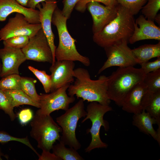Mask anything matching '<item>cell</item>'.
Instances as JSON below:
<instances>
[{
	"label": "cell",
	"mask_w": 160,
	"mask_h": 160,
	"mask_svg": "<svg viewBox=\"0 0 160 160\" xmlns=\"http://www.w3.org/2000/svg\"><path fill=\"white\" fill-rule=\"evenodd\" d=\"M41 28L40 23H30L22 14L16 13L15 16L9 18L7 23L0 30V40L21 35L30 38Z\"/></svg>",
	"instance_id": "obj_11"
},
{
	"label": "cell",
	"mask_w": 160,
	"mask_h": 160,
	"mask_svg": "<svg viewBox=\"0 0 160 160\" xmlns=\"http://www.w3.org/2000/svg\"><path fill=\"white\" fill-rule=\"evenodd\" d=\"M128 42L124 41L104 48L107 59L99 70L98 74L111 67L134 66L137 64Z\"/></svg>",
	"instance_id": "obj_9"
},
{
	"label": "cell",
	"mask_w": 160,
	"mask_h": 160,
	"mask_svg": "<svg viewBox=\"0 0 160 160\" xmlns=\"http://www.w3.org/2000/svg\"><path fill=\"white\" fill-rule=\"evenodd\" d=\"M86 8L92 17V31L94 34L101 30L115 17L117 14L118 3L114 7H111L103 6L99 2L92 1L87 3Z\"/></svg>",
	"instance_id": "obj_13"
},
{
	"label": "cell",
	"mask_w": 160,
	"mask_h": 160,
	"mask_svg": "<svg viewBox=\"0 0 160 160\" xmlns=\"http://www.w3.org/2000/svg\"><path fill=\"white\" fill-rule=\"evenodd\" d=\"M70 84H67L49 94L39 95L40 108L36 112L43 115H49L56 110H67L71 103L75 100L74 96H68L66 91Z\"/></svg>",
	"instance_id": "obj_8"
},
{
	"label": "cell",
	"mask_w": 160,
	"mask_h": 160,
	"mask_svg": "<svg viewBox=\"0 0 160 160\" xmlns=\"http://www.w3.org/2000/svg\"><path fill=\"white\" fill-rule=\"evenodd\" d=\"M118 4L127 9L133 15L137 14L147 0H116Z\"/></svg>",
	"instance_id": "obj_29"
},
{
	"label": "cell",
	"mask_w": 160,
	"mask_h": 160,
	"mask_svg": "<svg viewBox=\"0 0 160 160\" xmlns=\"http://www.w3.org/2000/svg\"><path fill=\"white\" fill-rule=\"evenodd\" d=\"M154 21H155L159 25L160 23V14H157L155 17Z\"/></svg>",
	"instance_id": "obj_40"
},
{
	"label": "cell",
	"mask_w": 160,
	"mask_h": 160,
	"mask_svg": "<svg viewBox=\"0 0 160 160\" xmlns=\"http://www.w3.org/2000/svg\"><path fill=\"white\" fill-rule=\"evenodd\" d=\"M1 68H2V64H1V63L0 61V73L1 71Z\"/></svg>",
	"instance_id": "obj_41"
},
{
	"label": "cell",
	"mask_w": 160,
	"mask_h": 160,
	"mask_svg": "<svg viewBox=\"0 0 160 160\" xmlns=\"http://www.w3.org/2000/svg\"><path fill=\"white\" fill-rule=\"evenodd\" d=\"M45 0H29L28 7L36 9V6L40 2L44 1Z\"/></svg>",
	"instance_id": "obj_38"
},
{
	"label": "cell",
	"mask_w": 160,
	"mask_h": 160,
	"mask_svg": "<svg viewBox=\"0 0 160 160\" xmlns=\"http://www.w3.org/2000/svg\"><path fill=\"white\" fill-rule=\"evenodd\" d=\"M157 124L156 120L144 110L133 114L132 116V125L137 128L140 132L152 136L160 145V134L153 127V124Z\"/></svg>",
	"instance_id": "obj_19"
},
{
	"label": "cell",
	"mask_w": 160,
	"mask_h": 160,
	"mask_svg": "<svg viewBox=\"0 0 160 160\" xmlns=\"http://www.w3.org/2000/svg\"><path fill=\"white\" fill-rule=\"evenodd\" d=\"M30 124V135L37 142L38 148L42 151H50L56 141H60L62 128L50 115L36 113Z\"/></svg>",
	"instance_id": "obj_5"
},
{
	"label": "cell",
	"mask_w": 160,
	"mask_h": 160,
	"mask_svg": "<svg viewBox=\"0 0 160 160\" xmlns=\"http://www.w3.org/2000/svg\"><path fill=\"white\" fill-rule=\"evenodd\" d=\"M76 80L68 89V95L81 98L84 101L96 102L103 105H109L111 100L107 95L108 77L100 76L98 79H91L88 71L79 67L74 70Z\"/></svg>",
	"instance_id": "obj_1"
},
{
	"label": "cell",
	"mask_w": 160,
	"mask_h": 160,
	"mask_svg": "<svg viewBox=\"0 0 160 160\" xmlns=\"http://www.w3.org/2000/svg\"><path fill=\"white\" fill-rule=\"evenodd\" d=\"M19 4L23 6L27 7L29 0H16Z\"/></svg>",
	"instance_id": "obj_39"
},
{
	"label": "cell",
	"mask_w": 160,
	"mask_h": 160,
	"mask_svg": "<svg viewBox=\"0 0 160 160\" xmlns=\"http://www.w3.org/2000/svg\"><path fill=\"white\" fill-rule=\"evenodd\" d=\"M0 109L3 110L13 121L17 117L14 113L10 96L4 91L0 89Z\"/></svg>",
	"instance_id": "obj_28"
},
{
	"label": "cell",
	"mask_w": 160,
	"mask_h": 160,
	"mask_svg": "<svg viewBox=\"0 0 160 160\" xmlns=\"http://www.w3.org/2000/svg\"><path fill=\"white\" fill-rule=\"evenodd\" d=\"M2 68L0 77L19 74V67L27 60L22 49L4 46L0 49Z\"/></svg>",
	"instance_id": "obj_14"
},
{
	"label": "cell",
	"mask_w": 160,
	"mask_h": 160,
	"mask_svg": "<svg viewBox=\"0 0 160 160\" xmlns=\"http://www.w3.org/2000/svg\"><path fill=\"white\" fill-rule=\"evenodd\" d=\"M36 82V80L33 78L27 77H21V89L33 100L39 103V95L37 94L35 87Z\"/></svg>",
	"instance_id": "obj_24"
},
{
	"label": "cell",
	"mask_w": 160,
	"mask_h": 160,
	"mask_svg": "<svg viewBox=\"0 0 160 160\" xmlns=\"http://www.w3.org/2000/svg\"><path fill=\"white\" fill-rule=\"evenodd\" d=\"M147 2L141 9L142 15L146 19L154 21L160 9V0H147Z\"/></svg>",
	"instance_id": "obj_27"
},
{
	"label": "cell",
	"mask_w": 160,
	"mask_h": 160,
	"mask_svg": "<svg viewBox=\"0 0 160 160\" xmlns=\"http://www.w3.org/2000/svg\"><path fill=\"white\" fill-rule=\"evenodd\" d=\"M143 110L149 113L157 121V124L160 125V91L152 92L148 90L143 97Z\"/></svg>",
	"instance_id": "obj_20"
},
{
	"label": "cell",
	"mask_w": 160,
	"mask_h": 160,
	"mask_svg": "<svg viewBox=\"0 0 160 160\" xmlns=\"http://www.w3.org/2000/svg\"><path fill=\"white\" fill-rule=\"evenodd\" d=\"M145 74L141 68L119 67L108 77V98L121 107L126 95L136 84L143 81Z\"/></svg>",
	"instance_id": "obj_3"
},
{
	"label": "cell",
	"mask_w": 160,
	"mask_h": 160,
	"mask_svg": "<svg viewBox=\"0 0 160 160\" xmlns=\"http://www.w3.org/2000/svg\"><path fill=\"white\" fill-rule=\"evenodd\" d=\"M112 108L109 105L101 104L96 102H92L87 107V114L81 123L89 119L92 122L90 129H88L87 133H90L91 141L89 146L85 149L86 152H89L95 148H106L108 145L103 142L100 136V130L103 126L106 131L109 129L108 123L103 119L104 115L107 112L112 111Z\"/></svg>",
	"instance_id": "obj_7"
},
{
	"label": "cell",
	"mask_w": 160,
	"mask_h": 160,
	"mask_svg": "<svg viewBox=\"0 0 160 160\" xmlns=\"http://www.w3.org/2000/svg\"><path fill=\"white\" fill-rule=\"evenodd\" d=\"M80 0H63V8L62 12L67 19L70 17L72 12L77 3Z\"/></svg>",
	"instance_id": "obj_35"
},
{
	"label": "cell",
	"mask_w": 160,
	"mask_h": 160,
	"mask_svg": "<svg viewBox=\"0 0 160 160\" xmlns=\"http://www.w3.org/2000/svg\"><path fill=\"white\" fill-rule=\"evenodd\" d=\"M75 66L74 61L68 60L55 61L51 65L49 69L51 79L50 92L74 81Z\"/></svg>",
	"instance_id": "obj_12"
},
{
	"label": "cell",
	"mask_w": 160,
	"mask_h": 160,
	"mask_svg": "<svg viewBox=\"0 0 160 160\" xmlns=\"http://www.w3.org/2000/svg\"><path fill=\"white\" fill-rule=\"evenodd\" d=\"M11 141L22 143L30 148L38 156L40 155L31 145L28 136L24 138H18L12 136L4 131H0V143H5Z\"/></svg>",
	"instance_id": "obj_32"
},
{
	"label": "cell",
	"mask_w": 160,
	"mask_h": 160,
	"mask_svg": "<svg viewBox=\"0 0 160 160\" xmlns=\"http://www.w3.org/2000/svg\"><path fill=\"white\" fill-rule=\"evenodd\" d=\"M18 116L20 123L22 125L31 121L33 117L32 111L29 108L21 110L18 113Z\"/></svg>",
	"instance_id": "obj_36"
},
{
	"label": "cell",
	"mask_w": 160,
	"mask_h": 160,
	"mask_svg": "<svg viewBox=\"0 0 160 160\" xmlns=\"http://www.w3.org/2000/svg\"><path fill=\"white\" fill-rule=\"evenodd\" d=\"M67 20L62 10L57 7L53 12L52 20V23L57 28L59 39L58 45L55 51V59L57 60L79 61L85 66H89L90 64L89 58L78 52L75 45L76 41L72 37L68 30Z\"/></svg>",
	"instance_id": "obj_4"
},
{
	"label": "cell",
	"mask_w": 160,
	"mask_h": 160,
	"mask_svg": "<svg viewBox=\"0 0 160 160\" xmlns=\"http://www.w3.org/2000/svg\"><path fill=\"white\" fill-rule=\"evenodd\" d=\"M160 40V28L157 26L154 21L146 19L140 15L134 23L133 33L129 42L132 44L139 41L145 39Z\"/></svg>",
	"instance_id": "obj_16"
},
{
	"label": "cell",
	"mask_w": 160,
	"mask_h": 160,
	"mask_svg": "<svg viewBox=\"0 0 160 160\" xmlns=\"http://www.w3.org/2000/svg\"><path fill=\"white\" fill-rule=\"evenodd\" d=\"M92 1L101 3L105 6L111 7H114L117 4L116 0H80L76 5L74 8L78 11L84 12L86 9L87 4Z\"/></svg>",
	"instance_id": "obj_33"
},
{
	"label": "cell",
	"mask_w": 160,
	"mask_h": 160,
	"mask_svg": "<svg viewBox=\"0 0 160 160\" xmlns=\"http://www.w3.org/2000/svg\"><path fill=\"white\" fill-rule=\"evenodd\" d=\"M13 13L22 14L30 23H40L38 10L23 6L16 0H0V21H5Z\"/></svg>",
	"instance_id": "obj_17"
},
{
	"label": "cell",
	"mask_w": 160,
	"mask_h": 160,
	"mask_svg": "<svg viewBox=\"0 0 160 160\" xmlns=\"http://www.w3.org/2000/svg\"><path fill=\"white\" fill-rule=\"evenodd\" d=\"M141 68L145 74L156 71L160 69V57L153 62L147 61L142 63Z\"/></svg>",
	"instance_id": "obj_34"
},
{
	"label": "cell",
	"mask_w": 160,
	"mask_h": 160,
	"mask_svg": "<svg viewBox=\"0 0 160 160\" xmlns=\"http://www.w3.org/2000/svg\"><path fill=\"white\" fill-rule=\"evenodd\" d=\"M39 160H62L54 153H51L50 151H42L41 155L39 157Z\"/></svg>",
	"instance_id": "obj_37"
},
{
	"label": "cell",
	"mask_w": 160,
	"mask_h": 160,
	"mask_svg": "<svg viewBox=\"0 0 160 160\" xmlns=\"http://www.w3.org/2000/svg\"><path fill=\"white\" fill-rule=\"evenodd\" d=\"M143 82L146 86L148 91H160V69L145 74Z\"/></svg>",
	"instance_id": "obj_26"
},
{
	"label": "cell",
	"mask_w": 160,
	"mask_h": 160,
	"mask_svg": "<svg viewBox=\"0 0 160 160\" xmlns=\"http://www.w3.org/2000/svg\"><path fill=\"white\" fill-rule=\"evenodd\" d=\"M28 68L41 83L45 92L47 93L50 92L51 85V75L47 74L44 71L39 70L32 66H28Z\"/></svg>",
	"instance_id": "obj_30"
},
{
	"label": "cell",
	"mask_w": 160,
	"mask_h": 160,
	"mask_svg": "<svg viewBox=\"0 0 160 160\" xmlns=\"http://www.w3.org/2000/svg\"><path fill=\"white\" fill-rule=\"evenodd\" d=\"M42 6L37 5L39 11V21L41 29L48 40L52 52L54 62L55 59V53L56 46L54 43L55 36L52 30L51 23L53 12L57 7L56 0H45L42 2Z\"/></svg>",
	"instance_id": "obj_15"
},
{
	"label": "cell",
	"mask_w": 160,
	"mask_h": 160,
	"mask_svg": "<svg viewBox=\"0 0 160 160\" xmlns=\"http://www.w3.org/2000/svg\"><path fill=\"white\" fill-rule=\"evenodd\" d=\"M20 76L12 74L2 78L0 80V89L3 90H21Z\"/></svg>",
	"instance_id": "obj_25"
},
{
	"label": "cell",
	"mask_w": 160,
	"mask_h": 160,
	"mask_svg": "<svg viewBox=\"0 0 160 160\" xmlns=\"http://www.w3.org/2000/svg\"><path fill=\"white\" fill-rule=\"evenodd\" d=\"M65 145L60 141L56 145H53L52 148L53 153L62 160H84L77 150L72 148H67Z\"/></svg>",
	"instance_id": "obj_23"
},
{
	"label": "cell",
	"mask_w": 160,
	"mask_h": 160,
	"mask_svg": "<svg viewBox=\"0 0 160 160\" xmlns=\"http://www.w3.org/2000/svg\"><path fill=\"white\" fill-rule=\"evenodd\" d=\"M30 38L27 36H15L3 41L4 46L22 49L28 44Z\"/></svg>",
	"instance_id": "obj_31"
},
{
	"label": "cell",
	"mask_w": 160,
	"mask_h": 160,
	"mask_svg": "<svg viewBox=\"0 0 160 160\" xmlns=\"http://www.w3.org/2000/svg\"><path fill=\"white\" fill-rule=\"evenodd\" d=\"M137 64L148 61L160 57V42L156 44H145L132 49Z\"/></svg>",
	"instance_id": "obj_21"
},
{
	"label": "cell",
	"mask_w": 160,
	"mask_h": 160,
	"mask_svg": "<svg viewBox=\"0 0 160 160\" xmlns=\"http://www.w3.org/2000/svg\"><path fill=\"white\" fill-rule=\"evenodd\" d=\"M22 50L27 60L54 63L51 48L41 28L30 38L28 44Z\"/></svg>",
	"instance_id": "obj_10"
},
{
	"label": "cell",
	"mask_w": 160,
	"mask_h": 160,
	"mask_svg": "<svg viewBox=\"0 0 160 160\" xmlns=\"http://www.w3.org/2000/svg\"><path fill=\"white\" fill-rule=\"evenodd\" d=\"M133 16L127 9L118 4L116 16L101 30L93 34V41L103 48L124 41L129 42L134 31Z\"/></svg>",
	"instance_id": "obj_2"
},
{
	"label": "cell",
	"mask_w": 160,
	"mask_h": 160,
	"mask_svg": "<svg viewBox=\"0 0 160 160\" xmlns=\"http://www.w3.org/2000/svg\"><path fill=\"white\" fill-rule=\"evenodd\" d=\"M147 91V86L143 82L136 84L124 97L121 106L122 109L133 114L141 112L143 98Z\"/></svg>",
	"instance_id": "obj_18"
},
{
	"label": "cell",
	"mask_w": 160,
	"mask_h": 160,
	"mask_svg": "<svg viewBox=\"0 0 160 160\" xmlns=\"http://www.w3.org/2000/svg\"><path fill=\"white\" fill-rule=\"evenodd\" d=\"M84 101L81 99L64 113L57 117L56 121L62 129L60 141L69 147L76 150L79 149L81 145L76 138V130L79 120L85 117L87 112L84 109Z\"/></svg>",
	"instance_id": "obj_6"
},
{
	"label": "cell",
	"mask_w": 160,
	"mask_h": 160,
	"mask_svg": "<svg viewBox=\"0 0 160 160\" xmlns=\"http://www.w3.org/2000/svg\"><path fill=\"white\" fill-rule=\"evenodd\" d=\"M10 97L14 108L23 105H31L39 108V103L33 100L21 90H3Z\"/></svg>",
	"instance_id": "obj_22"
}]
</instances>
